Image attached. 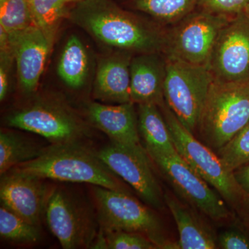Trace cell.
<instances>
[{"label":"cell","mask_w":249,"mask_h":249,"mask_svg":"<svg viewBox=\"0 0 249 249\" xmlns=\"http://www.w3.org/2000/svg\"><path fill=\"white\" fill-rule=\"evenodd\" d=\"M134 104L91 103L87 109L88 119L95 127L107 134L111 142L129 147L142 146Z\"/></svg>","instance_id":"9a60e30c"},{"label":"cell","mask_w":249,"mask_h":249,"mask_svg":"<svg viewBox=\"0 0 249 249\" xmlns=\"http://www.w3.org/2000/svg\"><path fill=\"white\" fill-rule=\"evenodd\" d=\"M217 152L223 163L232 173L242 165L249 163V124Z\"/></svg>","instance_id":"484cf974"},{"label":"cell","mask_w":249,"mask_h":249,"mask_svg":"<svg viewBox=\"0 0 249 249\" xmlns=\"http://www.w3.org/2000/svg\"><path fill=\"white\" fill-rule=\"evenodd\" d=\"M155 103L138 105L139 134L145 144L146 151L165 154L177 152L164 116Z\"/></svg>","instance_id":"d6986e66"},{"label":"cell","mask_w":249,"mask_h":249,"mask_svg":"<svg viewBox=\"0 0 249 249\" xmlns=\"http://www.w3.org/2000/svg\"><path fill=\"white\" fill-rule=\"evenodd\" d=\"M49 229L62 248H91L98 232L92 215L68 192L56 188L49 194L45 207Z\"/></svg>","instance_id":"30bf717a"},{"label":"cell","mask_w":249,"mask_h":249,"mask_svg":"<svg viewBox=\"0 0 249 249\" xmlns=\"http://www.w3.org/2000/svg\"><path fill=\"white\" fill-rule=\"evenodd\" d=\"M44 178L14 168L1 175V205L34 225H40L49 193Z\"/></svg>","instance_id":"4fadbf2b"},{"label":"cell","mask_w":249,"mask_h":249,"mask_svg":"<svg viewBox=\"0 0 249 249\" xmlns=\"http://www.w3.org/2000/svg\"><path fill=\"white\" fill-rule=\"evenodd\" d=\"M14 60V54L9 45L1 47L0 52V100L4 101L9 87L10 70Z\"/></svg>","instance_id":"f1b7e54d"},{"label":"cell","mask_w":249,"mask_h":249,"mask_svg":"<svg viewBox=\"0 0 249 249\" xmlns=\"http://www.w3.org/2000/svg\"><path fill=\"white\" fill-rule=\"evenodd\" d=\"M249 124V83L213 82L197 128L207 146L219 150Z\"/></svg>","instance_id":"3957f363"},{"label":"cell","mask_w":249,"mask_h":249,"mask_svg":"<svg viewBox=\"0 0 249 249\" xmlns=\"http://www.w3.org/2000/svg\"><path fill=\"white\" fill-rule=\"evenodd\" d=\"M0 235L14 244L36 243L40 239L38 227L28 222L17 214L1 205Z\"/></svg>","instance_id":"cb8c5ba5"},{"label":"cell","mask_w":249,"mask_h":249,"mask_svg":"<svg viewBox=\"0 0 249 249\" xmlns=\"http://www.w3.org/2000/svg\"><path fill=\"white\" fill-rule=\"evenodd\" d=\"M198 0H132L136 10L145 13L160 22L177 23L191 14Z\"/></svg>","instance_id":"603a6c76"},{"label":"cell","mask_w":249,"mask_h":249,"mask_svg":"<svg viewBox=\"0 0 249 249\" xmlns=\"http://www.w3.org/2000/svg\"><path fill=\"white\" fill-rule=\"evenodd\" d=\"M197 6L214 14L234 16L247 11L249 0H198Z\"/></svg>","instance_id":"83f0119b"},{"label":"cell","mask_w":249,"mask_h":249,"mask_svg":"<svg viewBox=\"0 0 249 249\" xmlns=\"http://www.w3.org/2000/svg\"><path fill=\"white\" fill-rule=\"evenodd\" d=\"M97 152L107 166L128 183L142 200L156 209H163L164 196L144 147L126 146L111 142Z\"/></svg>","instance_id":"7c38bea8"},{"label":"cell","mask_w":249,"mask_h":249,"mask_svg":"<svg viewBox=\"0 0 249 249\" xmlns=\"http://www.w3.org/2000/svg\"><path fill=\"white\" fill-rule=\"evenodd\" d=\"M232 173L241 191L249 195V163L234 170Z\"/></svg>","instance_id":"4dcf8cb0"},{"label":"cell","mask_w":249,"mask_h":249,"mask_svg":"<svg viewBox=\"0 0 249 249\" xmlns=\"http://www.w3.org/2000/svg\"><path fill=\"white\" fill-rule=\"evenodd\" d=\"M208 66L214 81L249 83V11L232 16L223 27Z\"/></svg>","instance_id":"9c48e42d"},{"label":"cell","mask_w":249,"mask_h":249,"mask_svg":"<svg viewBox=\"0 0 249 249\" xmlns=\"http://www.w3.org/2000/svg\"><path fill=\"white\" fill-rule=\"evenodd\" d=\"M247 11H249V6L248 9H247Z\"/></svg>","instance_id":"1f68e13d"},{"label":"cell","mask_w":249,"mask_h":249,"mask_svg":"<svg viewBox=\"0 0 249 249\" xmlns=\"http://www.w3.org/2000/svg\"><path fill=\"white\" fill-rule=\"evenodd\" d=\"M89 70V55L84 44L78 36H70L59 59V78L68 88L80 89L88 80Z\"/></svg>","instance_id":"ffe728a7"},{"label":"cell","mask_w":249,"mask_h":249,"mask_svg":"<svg viewBox=\"0 0 249 249\" xmlns=\"http://www.w3.org/2000/svg\"><path fill=\"white\" fill-rule=\"evenodd\" d=\"M219 247L224 249H249V240L235 231H227L219 236Z\"/></svg>","instance_id":"f546056e"},{"label":"cell","mask_w":249,"mask_h":249,"mask_svg":"<svg viewBox=\"0 0 249 249\" xmlns=\"http://www.w3.org/2000/svg\"><path fill=\"white\" fill-rule=\"evenodd\" d=\"M35 25L28 0H0V31L7 37Z\"/></svg>","instance_id":"d4e9b609"},{"label":"cell","mask_w":249,"mask_h":249,"mask_svg":"<svg viewBox=\"0 0 249 249\" xmlns=\"http://www.w3.org/2000/svg\"><path fill=\"white\" fill-rule=\"evenodd\" d=\"M132 53H119L103 59L95 77L93 95L109 104L132 102L130 98V65Z\"/></svg>","instance_id":"e0dca14e"},{"label":"cell","mask_w":249,"mask_h":249,"mask_svg":"<svg viewBox=\"0 0 249 249\" xmlns=\"http://www.w3.org/2000/svg\"><path fill=\"white\" fill-rule=\"evenodd\" d=\"M168 206L176 222L178 232V249H214L217 244L213 236L206 230L189 209L171 195L164 196Z\"/></svg>","instance_id":"ac0fdd59"},{"label":"cell","mask_w":249,"mask_h":249,"mask_svg":"<svg viewBox=\"0 0 249 249\" xmlns=\"http://www.w3.org/2000/svg\"><path fill=\"white\" fill-rule=\"evenodd\" d=\"M160 107L178 155L224 199L235 202L242 191L236 183L232 172L227 169L219 156L183 127L165 102Z\"/></svg>","instance_id":"52a82bcc"},{"label":"cell","mask_w":249,"mask_h":249,"mask_svg":"<svg viewBox=\"0 0 249 249\" xmlns=\"http://www.w3.org/2000/svg\"><path fill=\"white\" fill-rule=\"evenodd\" d=\"M229 17L204 9L193 11L166 34V58L208 65L218 36Z\"/></svg>","instance_id":"ba28073f"},{"label":"cell","mask_w":249,"mask_h":249,"mask_svg":"<svg viewBox=\"0 0 249 249\" xmlns=\"http://www.w3.org/2000/svg\"><path fill=\"white\" fill-rule=\"evenodd\" d=\"M34 24L53 42L54 36L64 18L80 0H28Z\"/></svg>","instance_id":"7402d4cb"},{"label":"cell","mask_w":249,"mask_h":249,"mask_svg":"<svg viewBox=\"0 0 249 249\" xmlns=\"http://www.w3.org/2000/svg\"><path fill=\"white\" fill-rule=\"evenodd\" d=\"M166 58L163 88L165 104L185 128L193 134L213 82L207 65H193Z\"/></svg>","instance_id":"277c9868"},{"label":"cell","mask_w":249,"mask_h":249,"mask_svg":"<svg viewBox=\"0 0 249 249\" xmlns=\"http://www.w3.org/2000/svg\"><path fill=\"white\" fill-rule=\"evenodd\" d=\"M165 178L190 204L214 220H224L229 211L222 198L192 168L178 152L146 151Z\"/></svg>","instance_id":"8fae6325"},{"label":"cell","mask_w":249,"mask_h":249,"mask_svg":"<svg viewBox=\"0 0 249 249\" xmlns=\"http://www.w3.org/2000/svg\"><path fill=\"white\" fill-rule=\"evenodd\" d=\"M6 124L44 137L52 144L80 142L89 130L74 111L64 103L40 99L10 113Z\"/></svg>","instance_id":"8992f818"},{"label":"cell","mask_w":249,"mask_h":249,"mask_svg":"<svg viewBox=\"0 0 249 249\" xmlns=\"http://www.w3.org/2000/svg\"><path fill=\"white\" fill-rule=\"evenodd\" d=\"M45 148L19 134L1 129L0 132V175H2L21 163L35 160L42 153Z\"/></svg>","instance_id":"44dd1931"},{"label":"cell","mask_w":249,"mask_h":249,"mask_svg":"<svg viewBox=\"0 0 249 249\" xmlns=\"http://www.w3.org/2000/svg\"><path fill=\"white\" fill-rule=\"evenodd\" d=\"M8 37L17 67L18 81L24 92L37 89L53 41L36 25Z\"/></svg>","instance_id":"5bb4252c"},{"label":"cell","mask_w":249,"mask_h":249,"mask_svg":"<svg viewBox=\"0 0 249 249\" xmlns=\"http://www.w3.org/2000/svg\"><path fill=\"white\" fill-rule=\"evenodd\" d=\"M68 18L107 47L132 53L164 52L166 34L111 0H80Z\"/></svg>","instance_id":"6da1fadb"},{"label":"cell","mask_w":249,"mask_h":249,"mask_svg":"<svg viewBox=\"0 0 249 249\" xmlns=\"http://www.w3.org/2000/svg\"><path fill=\"white\" fill-rule=\"evenodd\" d=\"M103 230V229H102ZM107 249H154L157 246L148 237L140 233L125 231H106Z\"/></svg>","instance_id":"4316f807"},{"label":"cell","mask_w":249,"mask_h":249,"mask_svg":"<svg viewBox=\"0 0 249 249\" xmlns=\"http://www.w3.org/2000/svg\"><path fill=\"white\" fill-rule=\"evenodd\" d=\"M160 53H139L130 65L131 101L137 104L155 103L161 106L164 101L163 88L166 74V58Z\"/></svg>","instance_id":"2e32d148"},{"label":"cell","mask_w":249,"mask_h":249,"mask_svg":"<svg viewBox=\"0 0 249 249\" xmlns=\"http://www.w3.org/2000/svg\"><path fill=\"white\" fill-rule=\"evenodd\" d=\"M93 196L103 231L145 234L157 248H175L160 235L161 225L157 215L128 193L93 186Z\"/></svg>","instance_id":"5b68a950"},{"label":"cell","mask_w":249,"mask_h":249,"mask_svg":"<svg viewBox=\"0 0 249 249\" xmlns=\"http://www.w3.org/2000/svg\"><path fill=\"white\" fill-rule=\"evenodd\" d=\"M15 168L44 179L89 183L129 194L122 179L101 160L98 152L80 142L52 144L35 160Z\"/></svg>","instance_id":"7a4b0ae2"}]
</instances>
